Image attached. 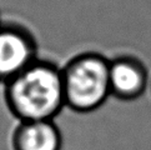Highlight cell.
Returning <instances> with one entry per match:
<instances>
[{
    "label": "cell",
    "mask_w": 151,
    "mask_h": 150,
    "mask_svg": "<svg viewBox=\"0 0 151 150\" xmlns=\"http://www.w3.org/2000/svg\"><path fill=\"white\" fill-rule=\"evenodd\" d=\"M8 110L18 121L55 120L66 108L63 66L37 58L4 85Z\"/></svg>",
    "instance_id": "1"
},
{
    "label": "cell",
    "mask_w": 151,
    "mask_h": 150,
    "mask_svg": "<svg viewBox=\"0 0 151 150\" xmlns=\"http://www.w3.org/2000/svg\"><path fill=\"white\" fill-rule=\"evenodd\" d=\"M63 80L66 109L93 112L111 94L110 60L98 53H80L63 64Z\"/></svg>",
    "instance_id": "2"
},
{
    "label": "cell",
    "mask_w": 151,
    "mask_h": 150,
    "mask_svg": "<svg viewBox=\"0 0 151 150\" xmlns=\"http://www.w3.org/2000/svg\"><path fill=\"white\" fill-rule=\"evenodd\" d=\"M37 58L35 36L26 26L4 21L0 24V83L5 85Z\"/></svg>",
    "instance_id": "3"
},
{
    "label": "cell",
    "mask_w": 151,
    "mask_h": 150,
    "mask_svg": "<svg viewBox=\"0 0 151 150\" xmlns=\"http://www.w3.org/2000/svg\"><path fill=\"white\" fill-rule=\"evenodd\" d=\"M147 81V68L137 58L120 56L110 61V88L112 95L124 100L136 99L145 92Z\"/></svg>",
    "instance_id": "4"
},
{
    "label": "cell",
    "mask_w": 151,
    "mask_h": 150,
    "mask_svg": "<svg viewBox=\"0 0 151 150\" xmlns=\"http://www.w3.org/2000/svg\"><path fill=\"white\" fill-rule=\"evenodd\" d=\"M10 145L12 150H61L63 134L55 120L19 121Z\"/></svg>",
    "instance_id": "5"
},
{
    "label": "cell",
    "mask_w": 151,
    "mask_h": 150,
    "mask_svg": "<svg viewBox=\"0 0 151 150\" xmlns=\"http://www.w3.org/2000/svg\"><path fill=\"white\" fill-rule=\"evenodd\" d=\"M3 23V21H1V18H0V24H1Z\"/></svg>",
    "instance_id": "6"
}]
</instances>
